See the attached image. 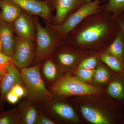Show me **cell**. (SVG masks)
I'll list each match as a JSON object with an SVG mask.
<instances>
[{"label": "cell", "mask_w": 124, "mask_h": 124, "mask_svg": "<svg viewBox=\"0 0 124 124\" xmlns=\"http://www.w3.org/2000/svg\"><path fill=\"white\" fill-rule=\"evenodd\" d=\"M101 106L86 102L81 105L80 110L85 119L92 124L121 123L124 116V104L113 102L106 108Z\"/></svg>", "instance_id": "6da1fadb"}, {"label": "cell", "mask_w": 124, "mask_h": 124, "mask_svg": "<svg viewBox=\"0 0 124 124\" xmlns=\"http://www.w3.org/2000/svg\"><path fill=\"white\" fill-rule=\"evenodd\" d=\"M41 63L21 69V77L24 85L27 99L35 104L51 98L54 94L47 90L40 71Z\"/></svg>", "instance_id": "7a4b0ae2"}, {"label": "cell", "mask_w": 124, "mask_h": 124, "mask_svg": "<svg viewBox=\"0 0 124 124\" xmlns=\"http://www.w3.org/2000/svg\"><path fill=\"white\" fill-rule=\"evenodd\" d=\"M51 90L53 94L65 96L96 95L102 93L99 88L69 75L62 76L55 81L51 86Z\"/></svg>", "instance_id": "3957f363"}, {"label": "cell", "mask_w": 124, "mask_h": 124, "mask_svg": "<svg viewBox=\"0 0 124 124\" xmlns=\"http://www.w3.org/2000/svg\"><path fill=\"white\" fill-rule=\"evenodd\" d=\"M34 20L36 27V53L33 64L35 65L49 58L54 42L51 29L46 26H42L37 17L34 18Z\"/></svg>", "instance_id": "277c9868"}, {"label": "cell", "mask_w": 124, "mask_h": 124, "mask_svg": "<svg viewBox=\"0 0 124 124\" xmlns=\"http://www.w3.org/2000/svg\"><path fill=\"white\" fill-rule=\"evenodd\" d=\"M47 99L38 103L39 110L41 113L50 117L59 119L63 121L76 122L78 121L76 113L69 104L54 99Z\"/></svg>", "instance_id": "5b68a950"}, {"label": "cell", "mask_w": 124, "mask_h": 124, "mask_svg": "<svg viewBox=\"0 0 124 124\" xmlns=\"http://www.w3.org/2000/svg\"><path fill=\"white\" fill-rule=\"evenodd\" d=\"M100 3V0H94L82 6L64 22L59 25H53L44 20L46 26L53 31L62 35H66L79 24L83 19L97 11Z\"/></svg>", "instance_id": "8992f818"}, {"label": "cell", "mask_w": 124, "mask_h": 124, "mask_svg": "<svg viewBox=\"0 0 124 124\" xmlns=\"http://www.w3.org/2000/svg\"><path fill=\"white\" fill-rule=\"evenodd\" d=\"M35 53V42L15 36V48L11 59L16 67L21 69L28 67L33 62Z\"/></svg>", "instance_id": "52a82bcc"}, {"label": "cell", "mask_w": 124, "mask_h": 124, "mask_svg": "<svg viewBox=\"0 0 124 124\" xmlns=\"http://www.w3.org/2000/svg\"><path fill=\"white\" fill-rule=\"evenodd\" d=\"M18 5L27 13L39 16L43 20L49 22L51 9L48 1L41 0H9Z\"/></svg>", "instance_id": "ba28073f"}, {"label": "cell", "mask_w": 124, "mask_h": 124, "mask_svg": "<svg viewBox=\"0 0 124 124\" xmlns=\"http://www.w3.org/2000/svg\"><path fill=\"white\" fill-rule=\"evenodd\" d=\"M31 16L25 11H22L12 24L16 36L35 42L36 25L34 18Z\"/></svg>", "instance_id": "9c48e42d"}, {"label": "cell", "mask_w": 124, "mask_h": 124, "mask_svg": "<svg viewBox=\"0 0 124 124\" xmlns=\"http://www.w3.org/2000/svg\"><path fill=\"white\" fill-rule=\"evenodd\" d=\"M23 83L20 72L11 62L2 74L0 84V94L2 102L6 99L7 93L16 85Z\"/></svg>", "instance_id": "30bf717a"}, {"label": "cell", "mask_w": 124, "mask_h": 124, "mask_svg": "<svg viewBox=\"0 0 124 124\" xmlns=\"http://www.w3.org/2000/svg\"><path fill=\"white\" fill-rule=\"evenodd\" d=\"M12 23L0 19V41L2 51L4 53L11 57L14 51L15 36Z\"/></svg>", "instance_id": "8fae6325"}, {"label": "cell", "mask_w": 124, "mask_h": 124, "mask_svg": "<svg viewBox=\"0 0 124 124\" xmlns=\"http://www.w3.org/2000/svg\"><path fill=\"white\" fill-rule=\"evenodd\" d=\"M36 104L25 99L17 107L20 124H36L40 111Z\"/></svg>", "instance_id": "7c38bea8"}, {"label": "cell", "mask_w": 124, "mask_h": 124, "mask_svg": "<svg viewBox=\"0 0 124 124\" xmlns=\"http://www.w3.org/2000/svg\"><path fill=\"white\" fill-rule=\"evenodd\" d=\"M108 28L106 24L103 23L94 24L81 32L78 36L77 41L81 44L94 42L106 33Z\"/></svg>", "instance_id": "4fadbf2b"}, {"label": "cell", "mask_w": 124, "mask_h": 124, "mask_svg": "<svg viewBox=\"0 0 124 124\" xmlns=\"http://www.w3.org/2000/svg\"><path fill=\"white\" fill-rule=\"evenodd\" d=\"M116 76L108 85L107 93L113 101L124 104V73Z\"/></svg>", "instance_id": "5bb4252c"}, {"label": "cell", "mask_w": 124, "mask_h": 124, "mask_svg": "<svg viewBox=\"0 0 124 124\" xmlns=\"http://www.w3.org/2000/svg\"><path fill=\"white\" fill-rule=\"evenodd\" d=\"M0 19L13 23L22 12L18 5L9 0H0Z\"/></svg>", "instance_id": "9a60e30c"}, {"label": "cell", "mask_w": 124, "mask_h": 124, "mask_svg": "<svg viewBox=\"0 0 124 124\" xmlns=\"http://www.w3.org/2000/svg\"><path fill=\"white\" fill-rule=\"evenodd\" d=\"M79 0H55V21L58 24L63 22Z\"/></svg>", "instance_id": "2e32d148"}, {"label": "cell", "mask_w": 124, "mask_h": 124, "mask_svg": "<svg viewBox=\"0 0 124 124\" xmlns=\"http://www.w3.org/2000/svg\"><path fill=\"white\" fill-rule=\"evenodd\" d=\"M107 54L124 62V36L120 29L108 49Z\"/></svg>", "instance_id": "e0dca14e"}, {"label": "cell", "mask_w": 124, "mask_h": 124, "mask_svg": "<svg viewBox=\"0 0 124 124\" xmlns=\"http://www.w3.org/2000/svg\"><path fill=\"white\" fill-rule=\"evenodd\" d=\"M100 59L104 63L116 73H124V62L109 54H104Z\"/></svg>", "instance_id": "ac0fdd59"}, {"label": "cell", "mask_w": 124, "mask_h": 124, "mask_svg": "<svg viewBox=\"0 0 124 124\" xmlns=\"http://www.w3.org/2000/svg\"><path fill=\"white\" fill-rule=\"evenodd\" d=\"M0 124H20L17 108L0 111Z\"/></svg>", "instance_id": "d6986e66"}, {"label": "cell", "mask_w": 124, "mask_h": 124, "mask_svg": "<svg viewBox=\"0 0 124 124\" xmlns=\"http://www.w3.org/2000/svg\"><path fill=\"white\" fill-rule=\"evenodd\" d=\"M42 67V73L46 80L53 81L58 74V70L55 63L49 58L45 60Z\"/></svg>", "instance_id": "ffe728a7"}, {"label": "cell", "mask_w": 124, "mask_h": 124, "mask_svg": "<svg viewBox=\"0 0 124 124\" xmlns=\"http://www.w3.org/2000/svg\"><path fill=\"white\" fill-rule=\"evenodd\" d=\"M58 62L62 68L68 69L72 66L75 62L76 57L75 55L68 53H62L57 55Z\"/></svg>", "instance_id": "44dd1931"}, {"label": "cell", "mask_w": 124, "mask_h": 124, "mask_svg": "<svg viewBox=\"0 0 124 124\" xmlns=\"http://www.w3.org/2000/svg\"><path fill=\"white\" fill-rule=\"evenodd\" d=\"M107 9L117 16L124 11V0H108Z\"/></svg>", "instance_id": "7402d4cb"}, {"label": "cell", "mask_w": 124, "mask_h": 124, "mask_svg": "<svg viewBox=\"0 0 124 124\" xmlns=\"http://www.w3.org/2000/svg\"><path fill=\"white\" fill-rule=\"evenodd\" d=\"M94 79L96 82L104 83L112 80L111 75L106 69L103 67L98 68L94 73Z\"/></svg>", "instance_id": "603a6c76"}, {"label": "cell", "mask_w": 124, "mask_h": 124, "mask_svg": "<svg viewBox=\"0 0 124 124\" xmlns=\"http://www.w3.org/2000/svg\"><path fill=\"white\" fill-rule=\"evenodd\" d=\"M95 71L93 69L89 70L79 68L76 72L77 78L83 81H88L91 80L94 75Z\"/></svg>", "instance_id": "cb8c5ba5"}, {"label": "cell", "mask_w": 124, "mask_h": 124, "mask_svg": "<svg viewBox=\"0 0 124 124\" xmlns=\"http://www.w3.org/2000/svg\"><path fill=\"white\" fill-rule=\"evenodd\" d=\"M97 64V59L95 57H93L84 60L80 64L79 68L93 70L95 68Z\"/></svg>", "instance_id": "d4e9b609"}, {"label": "cell", "mask_w": 124, "mask_h": 124, "mask_svg": "<svg viewBox=\"0 0 124 124\" xmlns=\"http://www.w3.org/2000/svg\"><path fill=\"white\" fill-rule=\"evenodd\" d=\"M11 62V57L6 55L2 51H0V71L2 74L5 70L7 65Z\"/></svg>", "instance_id": "484cf974"}, {"label": "cell", "mask_w": 124, "mask_h": 124, "mask_svg": "<svg viewBox=\"0 0 124 124\" xmlns=\"http://www.w3.org/2000/svg\"><path fill=\"white\" fill-rule=\"evenodd\" d=\"M56 122L51 117L40 112L36 124H54Z\"/></svg>", "instance_id": "4316f807"}, {"label": "cell", "mask_w": 124, "mask_h": 124, "mask_svg": "<svg viewBox=\"0 0 124 124\" xmlns=\"http://www.w3.org/2000/svg\"><path fill=\"white\" fill-rule=\"evenodd\" d=\"M10 91L14 93L19 98L26 96V89L22 85V83H19L16 85Z\"/></svg>", "instance_id": "83f0119b"}, {"label": "cell", "mask_w": 124, "mask_h": 124, "mask_svg": "<svg viewBox=\"0 0 124 124\" xmlns=\"http://www.w3.org/2000/svg\"><path fill=\"white\" fill-rule=\"evenodd\" d=\"M19 98L12 91H10L7 93L6 99L10 104H14L17 102Z\"/></svg>", "instance_id": "f1b7e54d"}, {"label": "cell", "mask_w": 124, "mask_h": 124, "mask_svg": "<svg viewBox=\"0 0 124 124\" xmlns=\"http://www.w3.org/2000/svg\"><path fill=\"white\" fill-rule=\"evenodd\" d=\"M117 23L120 29L122 31L124 36V19H118Z\"/></svg>", "instance_id": "f546056e"}, {"label": "cell", "mask_w": 124, "mask_h": 124, "mask_svg": "<svg viewBox=\"0 0 124 124\" xmlns=\"http://www.w3.org/2000/svg\"><path fill=\"white\" fill-rule=\"evenodd\" d=\"M82 0L84 1L86 3H89L91 2L92 0Z\"/></svg>", "instance_id": "4dcf8cb0"}, {"label": "cell", "mask_w": 124, "mask_h": 124, "mask_svg": "<svg viewBox=\"0 0 124 124\" xmlns=\"http://www.w3.org/2000/svg\"><path fill=\"white\" fill-rule=\"evenodd\" d=\"M2 75V72L0 71V84L1 80V78Z\"/></svg>", "instance_id": "1f68e13d"}, {"label": "cell", "mask_w": 124, "mask_h": 124, "mask_svg": "<svg viewBox=\"0 0 124 124\" xmlns=\"http://www.w3.org/2000/svg\"><path fill=\"white\" fill-rule=\"evenodd\" d=\"M2 45H1V42L0 41V51H2Z\"/></svg>", "instance_id": "d6a6232c"}, {"label": "cell", "mask_w": 124, "mask_h": 124, "mask_svg": "<svg viewBox=\"0 0 124 124\" xmlns=\"http://www.w3.org/2000/svg\"><path fill=\"white\" fill-rule=\"evenodd\" d=\"M2 102V101H1V98L0 95V111H1L0 110L1 108V107L0 106V104Z\"/></svg>", "instance_id": "836d02e7"}, {"label": "cell", "mask_w": 124, "mask_h": 124, "mask_svg": "<svg viewBox=\"0 0 124 124\" xmlns=\"http://www.w3.org/2000/svg\"><path fill=\"white\" fill-rule=\"evenodd\" d=\"M121 124H124V118H123V120H122V122H121Z\"/></svg>", "instance_id": "e575fe53"}, {"label": "cell", "mask_w": 124, "mask_h": 124, "mask_svg": "<svg viewBox=\"0 0 124 124\" xmlns=\"http://www.w3.org/2000/svg\"><path fill=\"white\" fill-rule=\"evenodd\" d=\"M46 0V1H48V2H49V1H50L51 0Z\"/></svg>", "instance_id": "d590c367"}, {"label": "cell", "mask_w": 124, "mask_h": 124, "mask_svg": "<svg viewBox=\"0 0 124 124\" xmlns=\"http://www.w3.org/2000/svg\"></svg>", "instance_id": "8d00e7d4"}]
</instances>
